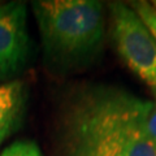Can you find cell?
Here are the masks:
<instances>
[{
	"mask_svg": "<svg viewBox=\"0 0 156 156\" xmlns=\"http://www.w3.org/2000/svg\"><path fill=\"white\" fill-rule=\"evenodd\" d=\"M117 51L156 96V42L134 9L122 3L111 5Z\"/></svg>",
	"mask_w": 156,
	"mask_h": 156,
	"instance_id": "cell-3",
	"label": "cell"
},
{
	"mask_svg": "<svg viewBox=\"0 0 156 156\" xmlns=\"http://www.w3.org/2000/svg\"><path fill=\"white\" fill-rule=\"evenodd\" d=\"M27 48L26 5L22 3L0 5V80L20 72L26 60Z\"/></svg>",
	"mask_w": 156,
	"mask_h": 156,
	"instance_id": "cell-4",
	"label": "cell"
},
{
	"mask_svg": "<svg viewBox=\"0 0 156 156\" xmlns=\"http://www.w3.org/2000/svg\"><path fill=\"white\" fill-rule=\"evenodd\" d=\"M0 156H43L38 144L33 140H21L11 144Z\"/></svg>",
	"mask_w": 156,
	"mask_h": 156,
	"instance_id": "cell-8",
	"label": "cell"
},
{
	"mask_svg": "<svg viewBox=\"0 0 156 156\" xmlns=\"http://www.w3.org/2000/svg\"><path fill=\"white\" fill-rule=\"evenodd\" d=\"M122 94L91 92L70 105L64 121V156H122Z\"/></svg>",
	"mask_w": 156,
	"mask_h": 156,
	"instance_id": "cell-2",
	"label": "cell"
},
{
	"mask_svg": "<svg viewBox=\"0 0 156 156\" xmlns=\"http://www.w3.org/2000/svg\"><path fill=\"white\" fill-rule=\"evenodd\" d=\"M150 104L151 101L122 94L120 112L122 156H156V142L146 126Z\"/></svg>",
	"mask_w": 156,
	"mask_h": 156,
	"instance_id": "cell-5",
	"label": "cell"
},
{
	"mask_svg": "<svg viewBox=\"0 0 156 156\" xmlns=\"http://www.w3.org/2000/svg\"><path fill=\"white\" fill-rule=\"evenodd\" d=\"M151 5H152V7H154V8L156 9V0H154V2H152V3H151Z\"/></svg>",
	"mask_w": 156,
	"mask_h": 156,
	"instance_id": "cell-10",
	"label": "cell"
},
{
	"mask_svg": "<svg viewBox=\"0 0 156 156\" xmlns=\"http://www.w3.org/2000/svg\"><path fill=\"white\" fill-rule=\"evenodd\" d=\"M46 52L72 62L94 52L104 33L103 8L92 0H50L33 3Z\"/></svg>",
	"mask_w": 156,
	"mask_h": 156,
	"instance_id": "cell-1",
	"label": "cell"
},
{
	"mask_svg": "<svg viewBox=\"0 0 156 156\" xmlns=\"http://www.w3.org/2000/svg\"><path fill=\"white\" fill-rule=\"evenodd\" d=\"M25 104V89L21 81L0 85V144L13 131Z\"/></svg>",
	"mask_w": 156,
	"mask_h": 156,
	"instance_id": "cell-6",
	"label": "cell"
},
{
	"mask_svg": "<svg viewBox=\"0 0 156 156\" xmlns=\"http://www.w3.org/2000/svg\"><path fill=\"white\" fill-rule=\"evenodd\" d=\"M146 126H147V131L150 136L156 142V96L155 100L151 101L150 104L147 119H146Z\"/></svg>",
	"mask_w": 156,
	"mask_h": 156,
	"instance_id": "cell-9",
	"label": "cell"
},
{
	"mask_svg": "<svg viewBox=\"0 0 156 156\" xmlns=\"http://www.w3.org/2000/svg\"><path fill=\"white\" fill-rule=\"evenodd\" d=\"M131 8L148 27L156 42V9L147 2H135L131 4Z\"/></svg>",
	"mask_w": 156,
	"mask_h": 156,
	"instance_id": "cell-7",
	"label": "cell"
}]
</instances>
